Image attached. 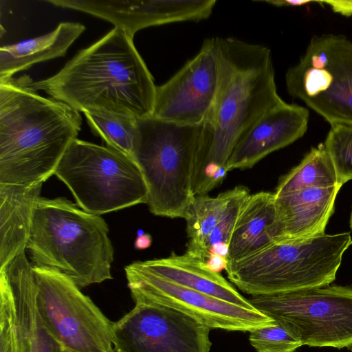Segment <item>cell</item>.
I'll return each instance as SVG.
<instances>
[{
    "label": "cell",
    "mask_w": 352,
    "mask_h": 352,
    "mask_svg": "<svg viewBox=\"0 0 352 352\" xmlns=\"http://www.w3.org/2000/svg\"><path fill=\"white\" fill-rule=\"evenodd\" d=\"M219 83L203 124L192 176L195 196L220 186L241 136L267 111L283 100L277 92L272 53L265 45L215 37Z\"/></svg>",
    "instance_id": "obj_1"
},
{
    "label": "cell",
    "mask_w": 352,
    "mask_h": 352,
    "mask_svg": "<svg viewBox=\"0 0 352 352\" xmlns=\"http://www.w3.org/2000/svg\"><path fill=\"white\" fill-rule=\"evenodd\" d=\"M133 38L115 27L56 74L30 85L78 112L152 116L157 86Z\"/></svg>",
    "instance_id": "obj_2"
},
{
    "label": "cell",
    "mask_w": 352,
    "mask_h": 352,
    "mask_svg": "<svg viewBox=\"0 0 352 352\" xmlns=\"http://www.w3.org/2000/svg\"><path fill=\"white\" fill-rule=\"evenodd\" d=\"M30 76L0 80V183H43L82 126L80 112L30 85Z\"/></svg>",
    "instance_id": "obj_3"
},
{
    "label": "cell",
    "mask_w": 352,
    "mask_h": 352,
    "mask_svg": "<svg viewBox=\"0 0 352 352\" xmlns=\"http://www.w3.org/2000/svg\"><path fill=\"white\" fill-rule=\"evenodd\" d=\"M100 215L63 197H40L26 245L32 265L56 269L79 287L112 279L114 250Z\"/></svg>",
    "instance_id": "obj_4"
},
{
    "label": "cell",
    "mask_w": 352,
    "mask_h": 352,
    "mask_svg": "<svg viewBox=\"0 0 352 352\" xmlns=\"http://www.w3.org/2000/svg\"><path fill=\"white\" fill-rule=\"evenodd\" d=\"M349 232L283 239L227 264L228 279L252 296L323 287L336 278Z\"/></svg>",
    "instance_id": "obj_5"
},
{
    "label": "cell",
    "mask_w": 352,
    "mask_h": 352,
    "mask_svg": "<svg viewBox=\"0 0 352 352\" xmlns=\"http://www.w3.org/2000/svg\"><path fill=\"white\" fill-rule=\"evenodd\" d=\"M203 124L137 119L133 160L147 189L149 210L156 216L184 219L195 196L192 176Z\"/></svg>",
    "instance_id": "obj_6"
},
{
    "label": "cell",
    "mask_w": 352,
    "mask_h": 352,
    "mask_svg": "<svg viewBox=\"0 0 352 352\" xmlns=\"http://www.w3.org/2000/svg\"><path fill=\"white\" fill-rule=\"evenodd\" d=\"M54 175L76 204L96 215L146 204L147 189L135 161L107 146L74 140Z\"/></svg>",
    "instance_id": "obj_7"
},
{
    "label": "cell",
    "mask_w": 352,
    "mask_h": 352,
    "mask_svg": "<svg viewBox=\"0 0 352 352\" xmlns=\"http://www.w3.org/2000/svg\"><path fill=\"white\" fill-rule=\"evenodd\" d=\"M249 300L302 346L352 349V285L252 296Z\"/></svg>",
    "instance_id": "obj_8"
},
{
    "label": "cell",
    "mask_w": 352,
    "mask_h": 352,
    "mask_svg": "<svg viewBox=\"0 0 352 352\" xmlns=\"http://www.w3.org/2000/svg\"><path fill=\"white\" fill-rule=\"evenodd\" d=\"M286 89L329 124H352V41L333 34L311 38L285 74Z\"/></svg>",
    "instance_id": "obj_9"
},
{
    "label": "cell",
    "mask_w": 352,
    "mask_h": 352,
    "mask_svg": "<svg viewBox=\"0 0 352 352\" xmlns=\"http://www.w3.org/2000/svg\"><path fill=\"white\" fill-rule=\"evenodd\" d=\"M32 269L39 315L63 347L75 352L112 351L113 322L74 280L54 268L32 265Z\"/></svg>",
    "instance_id": "obj_10"
},
{
    "label": "cell",
    "mask_w": 352,
    "mask_h": 352,
    "mask_svg": "<svg viewBox=\"0 0 352 352\" xmlns=\"http://www.w3.org/2000/svg\"><path fill=\"white\" fill-rule=\"evenodd\" d=\"M135 305L157 304L181 311L210 329L251 331L274 320L248 309L172 283L144 268L140 261L124 267Z\"/></svg>",
    "instance_id": "obj_11"
},
{
    "label": "cell",
    "mask_w": 352,
    "mask_h": 352,
    "mask_svg": "<svg viewBox=\"0 0 352 352\" xmlns=\"http://www.w3.org/2000/svg\"><path fill=\"white\" fill-rule=\"evenodd\" d=\"M36 294L23 250L0 268V352H63L41 320Z\"/></svg>",
    "instance_id": "obj_12"
},
{
    "label": "cell",
    "mask_w": 352,
    "mask_h": 352,
    "mask_svg": "<svg viewBox=\"0 0 352 352\" xmlns=\"http://www.w3.org/2000/svg\"><path fill=\"white\" fill-rule=\"evenodd\" d=\"M211 329L176 309L139 304L113 322L116 352H209Z\"/></svg>",
    "instance_id": "obj_13"
},
{
    "label": "cell",
    "mask_w": 352,
    "mask_h": 352,
    "mask_svg": "<svg viewBox=\"0 0 352 352\" xmlns=\"http://www.w3.org/2000/svg\"><path fill=\"white\" fill-rule=\"evenodd\" d=\"M219 83L215 37L168 81L157 86L153 116L182 124H203L214 104Z\"/></svg>",
    "instance_id": "obj_14"
},
{
    "label": "cell",
    "mask_w": 352,
    "mask_h": 352,
    "mask_svg": "<svg viewBox=\"0 0 352 352\" xmlns=\"http://www.w3.org/2000/svg\"><path fill=\"white\" fill-rule=\"evenodd\" d=\"M56 6L86 12L126 31L171 23L206 19L209 6L204 0H48Z\"/></svg>",
    "instance_id": "obj_15"
},
{
    "label": "cell",
    "mask_w": 352,
    "mask_h": 352,
    "mask_svg": "<svg viewBox=\"0 0 352 352\" xmlns=\"http://www.w3.org/2000/svg\"><path fill=\"white\" fill-rule=\"evenodd\" d=\"M250 195L248 187L238 185L216 197L195 196L184 217L186 252L205 261L214 254L227 257L238 216Z\"/></svg>",
    "instance_id": "obj_16"
},
{
    "label": "cell",
    "mask_w": 352,
    "mask_h": 352,
    "mask_svg": "<svg viewBox=\"0 0 352 352\" xmlns=\"http://www.w3.org/2000/svg\"><path fill=\"white\" fill-rule=\"evenodd\" d=\"M309 110L284 100L263 113L241 136L227 170L251 168L270 153L302 138L308 128Z\"/></svg>",
    "instance_id": "obj_17"
},
{
    "label": "cell",
    "mask_w": 352,
    "mask_h": 352,
    "mask_svg": "<svg viewBox=\"0 0 352 352\" xmlns=\"http://www.w3.org/2000/svg\"><path fill=\"white\" fill-rule=\"evenodd\" d=\"M341 186L308 187L275 195L284 239H307L324 234Z\"/></svg>",
    "instance_id": "obj_18"
},
{
    "label": "cell",
    "mask_w": 352,
    "mask_h": 352,
    "mask_svg": "<svg viewBox=\"0 0 352 352\" xmlns=\"http://www.w3.org/2000/svg\"><path fill=\"white\" fill-rule=\"evenodd\" d=\"M284 239L274 192L250 195L238 216L228 247V263L243 258Z\"/></svg>",
    "instance_id": "obj_19"
},
{
    "label": "cell",
    "mask_w": 352,
    "mask_h": 352,
    "mask_svg": "<svg viewBox=\"0 0 352 352\" xmlns=\"http://www.w3.org/2000/svg\"><path fill=\"white\" fill-rule=\"evenodd\" d=\"M140 262L151 272L172 283L245 309H256L219 273L209 270L205 261L187 252L177 254L173 252L166 258Z\"/></svg>",
    "instance_id": "obj_20"
},
{
    "label": "cell",
    "mask_w": 352,
    "mask_h": 352,
    "mask_svg": "<svg viewBox=\"0 0 352 352\" xmlns=\"http://www.w3.org/2000/svg\"><path fill=\"white\" fill-rule=\"evenodd\" d=\"M42 183H0V268L26 250Z\"/></svg>",
    "instance_id": "obj_21"
},
{
    "label": "cell",
    "mask_w": 352,
    "mask_h": 352,
    "mask_svg": "<svg viewBox=\"0 0 352 352\" xmlns=\"http://www.w3.org/2000/svg\"><path fill=\"white\" fill-rule=\"evenodd\" d=\"M85 30L80 23L64 22L45 35L1 47L0 80L36 63L65 56Z\"/></svg>",
    "instance_id": "obj_22"
},
{
    "label": "cell",
    "mask_w": 352,
    "mask_h": 352,
    "mask_svg": "<svg viewBox=\"0 0 352 352\" xmlns=\"http://www.w3.org/2000/svg\"><path fill=\"white\" fill-rule=\"evenodd\" d=\"M335 186H341L330 157L323 143H320L311 148L298 166L279 179L274 195L279 196L308 187Z\"/></svg>",
    "instance_id": "obj_23"
},
{
    "label": "cell",
    "mask_w": 352,
    "mask_h": 352,
    "mask_svg": "<svg viewBox=\"0 0 352 352\" xmlns=\"http://www.w3.org/2000/svg\"><path fill=\"white\" fill-rule=\"evenodd\" d=\"M92 133L109 146L133 159L137 119L107 112L84 113Z\"/></svg>",
    "instance_id": "obj_24"
},
{
    "label": "cell",
    "mask_w": 352,
    "mask_h": 352,
    "mask_svg": "<svg viewBox=\"0 0 352 352\" xmlns=\"http://www.w3.org/2000/svg\"><path fill=\"white\" fill-rule=\"evenodd\" d=\"M334 166L338 184L352 179V124L336 123L323 143Z\"/></svg>",
    "instance_id": "obj_25"
},
{
    "label": "cell",
    "mask_w": 352,
    "mask_h": 352,
    "mask_svg": "<svg viewBox=\"0 0 352 352\" xmlns=\"http://www.w3.org/2000/svg\"><path fill=\"white\" fill-rule=\"evenodd\" d=\"M249 340L257 352H294L302 346L289 330L275 321L251 331Z\"/></svg>",
    "instance_id": "obj_26"
},
{
    "label": "cell",
    "mask_w": 352,
    "mask_h": 352,
    "mask_svg": "<svg viewBox=\"0 0 352 352\" xmlns=\"http://www.w3.org/2000/svg\"><path fill=\"white\" fill-rule=\"evenodd\" d=\"M316 3L328 5L331 10L344 16L352 15V0H336V1H316Z\"/></svg>",
    "instance_id": "obj_27"
},
{
    "label": "cell",
    "mask_w": 352,
    "mask_h": 352,
    "mask_svg": "<svg viewBox=\"0 0 352 352\" xmlns=\"http://www.w3.org/2000/svg\"><path fill=\"white\" fill-rule=\"evenodd\" d=\"M228 261L226 257L221 255L214 254L206 261V267L214 272L219 273L223 270L226 269Z\"/></svg>",
    "instance_id": "obj_28"
},
{
    "label": "cell",
    "mask_w": 352,
    "mask_h": 352,
    "mask_svg": "<svg viewBox=\"0 0 352 352\" xmlns=\"http://www.w3.org/2000/svg\"><path fill=\"white\" fill-rule=\"evenodd\" d=\"M255 1L266 3L276 7H298L311 3H316V1L311 0H259Z\"/></svg>",
    "instance_id": "obj_29"
},
{
    "label": "cell",
    "mask_w": 352,
    "mask_h": 352,
    "mask_svg": "<svg viewBox=\"0 0 352 352\" xmlns=\"http://www.w3.org/2000/svg\"><path fill=\"white\" fill-rule=\"evenodd\" d=\"M152 243V237L149 234H142L137 236L134 246L135 249L141 250L148 248Z\"/></svg>",
    "instance_id": "obj_30"
},
{
    "label": "cell",
    "mask_w": 352,
    "mask_h": 352,
    "mask_svg": "<svg viewBox=\"0 0 352 352\" xmlns=\"http://www.w3.org/2000/svg\"><path fill=\"white\" fill-rule=\"evenodd\" d=\"M63 352H75V351H71V350H69V349H63ZM109 352H116L114 349L109 351Z\"/></svg>",
    "instance_id": "obj_31"
},
{
    "label": "cell",
    "mask_w": 352,
    "mask_h": 352,
    "mask_svg": "<svg viewBox=\"0 0 352 352\" xmlns=\"http://www.w3.org/2000/svg\"><path fill=\"white\" fill-rule=\"evenodd\" d=\"M349 225H350V228L352 230V211H351V217H350V221H349Z\"/></svg>",
    "instance_id": "obj_32"
}]
</instances>
